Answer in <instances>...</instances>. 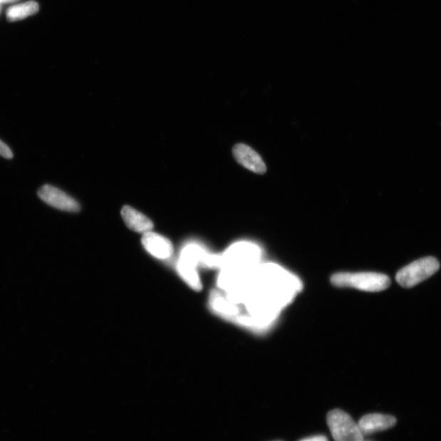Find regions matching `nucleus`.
I'll use <instances>...</instances> for the list:
<instances>
[{
	"instance_id": "nucleus-1",
	"label": "nucleus",
	"mask_w": 441,
	"mask_h": 441,
	"mask_svg": "<svg viewBox=\"0 0 441 441\" xmlns=\"http://www.w3.org/2000/svg\"><path fill=\"white\" fill-rule=\"evenodd\" d=\"M337 287H350L366 292H380L390 284V278L375 272H340L331 277Z\"/></svg>"
},
{
	"instance_id": "nucleus-2",
	"label": "nucleus",
	"mask_w": 441,
	"mask_h": 441,
	"mask_svg": "<svg viewBox=\"0 0 441 441\" xmlns=\"http://www.w3.org/2000/svg\"><path fill=\"white\" fill-rule=\"evenodd\" d=\"M439 269L438 260L427 256L402 268L396 274L395 280L402 287L412 288L432 276Z\"/></svg>"
},
{
	"instance_id": "nucleus-3",
	"label": "nucleus",
	"mask_w": 441,
	"mask_h": 441,
	"mask_svg": "<svg viewBox=\"0 0 441 441\" xmlns=\"http://www.w3.org/2000/svg\"><path fill=\"white\" fill-rule=\"evenodd\" d=\"M259 249L249 243H238L232 245L225 254L221 255V268H232L242 271H250L255 268L259 258Z\"/></svg>"
},
{
	"instance_id": "nucleus-4",
	"label": "nucleus",
	"mask_w": 441,
	"mask_h": 441,
	"mask_svg": "<svg viewBox=\"0 0 441 441\" xmlns=\"http://www.w3.org/2000/svg\"><path fill=\"white\" fill-rule=\"evenodd\" d=\"M327 423L335 441H364L358 424L348 413L341 410L329 412Z\"/></svg>"
},
{
	"instance_id": "nucleus-5",
	"label": "nucleus",
	"mask_w": 441,
	"mask_h": 441,
	"mask_svg": "<svg viewBox=\"0 0 441 441\" xmlns=\"http://www.w3.org/2000/svg\"><path fill=\"white\" fill-rule=\"evenodd\" d=\"M38 197L44 203L51 207L70 213H78L81 211V205L68 194L52 185H43L38 191Z\"/></svg>"
},
{
	"instance_id": "nucleus-6",
	"label": "nucleus",
	"mask_w": 441,
	"mask_h": 441,
	"mask_svg": "<svg viewBox=\"0 0 441 441\" xmlns=\"http://www.w3.org/2000/svg\"><path fill=\"white\" fill-rule=\"evenodd\" d=\"M142 243L150 255L160 260L169 259L174 253L170 239L152 231L143 234Z\"/></svg>"
},
{
	"instance_id": "nucleus-7",
	"label": "nucleus",
	"mask_w": 441,
	"mask_h": 441,
	"mask_svg": "<svg viewBox=\"0 0 441 441\" xmlns=\"http://www.w3.org/2000/svg\"><path fill=\"white\" fill-rule=\"evenodd\" d=\"M233 155L238 163L247 167V170L259 175L265 174L266 167L264 160L255 150L247 145L237 144L233 148Z\"/></svg>"
},
{
	"instance_id": "nucleus-8",
	"label": "nucleus",
	"mask_w": 441,
	"mask_h": 441,
	"mask_svg": "<svg viewBox=\"0 0 441 441\" xmlns=\"http://www.w3.org/2000/svg\"><path fill=\"white\" fill-rule=\"evenodd\" d=\"M395 423V417L392 415L370 414L362 417L358 426L363 435H367L392 428Z\"/></svg>"
},
{
	"instance_id": "nucleus-9",
	"label": "nucleus",
	"mask_w": 441,
	"mask_h": 441,
	"mask_svg": "<svg viewBox=\"0 0 441 441\" xmlns=\"http://www.w3.org/2000/svg\"><path fill=\"white\" fill-rule=\"evenodd\" d=\"M209 306L215 314L227 320L236 321L239 314L238 305L232 303L217 290H214L210 294Z\"/></svg>"
},
{
	"instance_id": "nucleus-10",
	"label": "nucleus",
	"mask_w": 441,
	"mask_h": 441,
	"mask_svg": "<svg viewBox=\"0 0 441 441\" xmlns=\"http://www.w3.org/2000/svg\"><path fill=\"white\" fill-rule=\"evenodd\" d=\"M121 216L126 226L133 232L144 234L152 231L154 227L152 220L130 206L122 208Z\"/></svg>"
},
{
	"instance_id": "nucleus-11",
	"label": "nucleus",
	"mask_w": 441,
	"mask_h": 441,
	"mask_svg": "<svg viewBox=\"0 0 441 441\" xmlns=\"http://www.w3.org/2000/svg\"><path fill=\"white\" fill-rule=\"evenodd\" d=\"M197 269L198 268L188 265L182 261L178 260L177 261V271L178 274L188 284V286L195 291H199L202 289V284H201Z\"/></svg>"
},
{
	"instance_id": "nucleus-12",
	"label": "nucleus",
	"mask_w": 441,
	"mask_h": 441,
	"mask_svg": "<svg viewBox=\"0 0 441 441\" xmlns=\"http://www.w3.org/2000/svg\"><path fill=\"white\" fill-rule=\"evenodd\" d=\"M40 7L35 1H29L24 4L14 5L7 11V19L10 21L22 20L27 16L36 14Z\"/></svg>"
},
{
	"instance_id": "nucleus-13",
	"label": "nucleus",
	"mask_w": 441,
	"mask_h": 441,
	"mask_svg": "<svg viewBox=\"0 0 441 441\" xmlns=\"http://www.w3.org/2000/svg\"><path fill=\"white\" fill-rule=\"evenodd\" d=\"M0 156L7 160L14 158L12 150H11L6 143L1 140H0Z\"/></svg>"
},
{
	"instance_id": "nucleus-14",
	"label": "nucleus",
	"mask_w": 441,
	"mask_h": 441,
	"mask_svg": "<svg viewBox=\"0 0 441 441\" xmlns=\"http://www.w3.org/2000/svg\"><path fill=\"white\" fill-rule=\"evenodd\" d=\"M301 441H328V440L325 435H316V437L306 438Z\"/></svg>"
},
{
	"instance_id": "nucleus-15",
	"label": "nucleus",
	"mask_w": 441,
	"mask_h": 441,
	"mask_svg": "<svg viewBox=\"0 0 441 441\" xmlns=\"http://www.w3.org/2000/svg\"><path fill=\"white\" fill-rule=\"evenodd\" d=\"M16 1V0H0V4H8Z\"/></svg>"
}]
</instances>
